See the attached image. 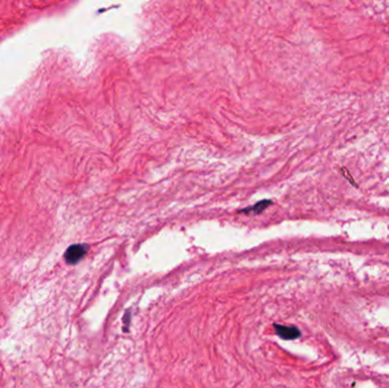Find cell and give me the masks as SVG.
Instances as JSON below:
<instances>
[{
	"mask_svg": "<svg viewBox=\"0 0 389 388\" xmlns=\"http://www.w3.org/2000/svg\"><path fill=\"white\" fill-rule=\"evenodd\" d=\"M88 247L85 245H73L67 249L65 253V260L68 264H75L81 258H82L85 253H87Z\"/></svg>",
	"mask_w": 389,
	"mask_h": 388,
	"instance_id": "obj_1",
	"label": "cell"
},
{
	"mask_svg": "<svg viewBox=\"0 0 389 388\" xmlns=\"http://www.w3.org/2000/svg\"><path fill=\"white\" fill-rule=\"evenodd\" d=\"M275 328L277 331V335L280 336L282 339H296L301 336V331H299L296 327H287V326H281V325H275Z\"/></svg>",
	"mask_w": 389,
	"mask_h": 388,
	"instance_id": "obj_2",
	"label": "cell"
}]
</instances>
